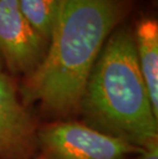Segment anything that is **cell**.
I'll return each mask as SVG.
<instances>
[{
	"label": "cell",
	"mask_w": 158,
	"mask_h": 159,
	"mask_svg": "<svg viewBox=\"0 0 158 159\" xmlns=\"http://www.w3.org/2000/svg\"><path fill=\"white\" fill-rule=\"evenodd\" d=\"M137 159H158V143L144 148L138 153Z\"/></svg>",
	"instance_id": "cell-8"
},
{
	"label": "cell",
	"mask_w": 158,
	"mask_h": 159,
	"mask_svg": "<svg viewBox=\"0 0 158 159\" xmlns=\"http://www.w3.org/2000/svg\"><path fill=\"white\" fill-rule=\"evenodd\" d=\"M134 45L139 68L146 84L154 112L158 115V24L144 18L137 24Z\"/></svg>",
	"instance_id": "cell-6"
},
{
	"label": "cell",
	"mask_w": 158,
	"mask_h": 159,
	"mask_svg": "<svg viewBox=\"0 0 158 159\" xmlns=\"http://www.w3.org/2000/svg\"><path fill=\"white\" fill-rule=\"evenodd\" d=\"M47 46V40L22 13L18 0H0V53L12 73H32L44 59Z\"/></svg>",
	"instance_id": "cell-4"
},
{
	"label": "cell",
	"mask_w": 158,
	"mask_h": 159,
	"mask_svg": "<svg viewBox=\"0 0 158 159\" xmlns=\"http://www.w3.org/2000/svg\"><path fill=\"white\" fill-rule=\"evenodd\" d=\"M79 110L88 126L134 147L158 143V115L141 74L130 29L117 27L106 40Z\"/></svg>",
	"instance_id": "cell-2"
},
{
	"label": "cell",
	"mask_w": 158,
	"mask_h": 159,
	"mask_svg": "<svg viewBox=\"0 0 158 159\" xmlns=\"http://www.w3.org/2000/svg\"><path fill=\"white\" fill-rule=\"evenodd\" d=\"M40 159H126L143 149L78 121H56L37 131Z\"/></svg>",
	"instance_id": "cell-3"
},
{
	"label": "cell",
	"mask_w": 158,
	"mask_h": 159,
	"mask_svg": "<svg viewBox=\"0 0 158 159\" xmlns=\"http://www.w3.org/2000/svg\"><path fill=\"white\" fill-rule=\"evenodd\" d=\"M34 119L12 80L0 75V159H31L37 147Z\"/></svg>",
	"instance_id": "cell-5"
},
{
	"label": "cell",
	"mask_w": 158,
	"mask_h": 159,
	"mask_svg": "<svg viewBox=\"0 0 158 159\" xmlns=\"http://www.w3.org/2000/svg\"><path fill=\"white\" fill-rule=\"evenodd\" d=\"M19 7L31 26L49 41L61 0H18Z\"/></svg>",
	"instance_id": "cell-7"
},
{
	"label": "cell",
	"mask_w": 158,
	"mask_h": 159,
	"mask_svg": "<svg viewBox=\"0 0 158 159\" xmlns=\"http://www.w3.org/2000/svg\"><path fill=\"white\" fill-rule=\"evenodd\" d=\"M126 12V0H61L44 59L22 83L24 103L58 117L78 112L90 71Z\"/></svg>",
	"instance_id": "cell-1"
},
{
	"label": "cell",
	"mask_w": 158,
	"mask_h": 159,
	"mask_svg": "<svg viewBox=\"0 0 158 159\" xmlns=\"http://www.w3.org/2000/svg\"><path fill=\"white\" fill-rule=\"evenodd\" d=\"M2 66H3V57L1 56V53H0V75L3 73L2 72Z\"/></svg>",
	"instance_id": "cell-9"
}]
</instances>
